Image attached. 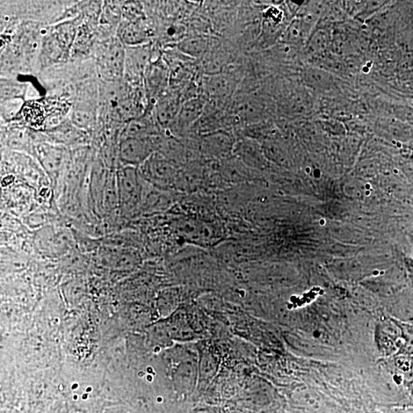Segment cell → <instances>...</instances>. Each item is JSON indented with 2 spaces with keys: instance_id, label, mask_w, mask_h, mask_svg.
Here are the masks:
<instances>
[{
  "instance_id": "obj_9",
  "label": "cell",
  "mask_w": 413,
  "mask_h": 413,
  "mask_svg": "<svg viewBox=\"0 0 413 413\" xmlns=\"http://www.w3.org/2000/svg\"><path fill=\"white\" fill-rule=\"evenodd\" d=\"M206 48V41L199 38L188 39L183 45V48L187 53L193 55H199L204 52Z\"/></svg>"
},
{
  "instance_id": "obj_4",
  "label": "cell",
  "mask_w": 413,
  "mask_h": 413,
  "mask_svg": "<svg viewBox=\"0 0 413 413\" xmlns=\"http://www.w3.org/2000/svg\"><path fill=\"white\" fill-rule=\"evenodd\" d=\"M203 109H204V102L201 100L195 99L187 101L179 113L181 122L187 126L191 125L200 117Z\"/></svg>"
},
{
  "instance_id": "obj_7",
  "label": "cell",
  "mask_w": 413,
  "mask_h": 413,
  "mask_svg": "<svg viewBox=\"0 0 413 413\" xmlns=\"http://www.w3.org/2000/svg\"><path fill=\"white\" fill-rule=\"evenodd\" d=\"M208 89L210 93L215 95H223L231 90V83L226 77H214L210 80Z\"/></svg>"
},
{
  "instance_id": "obj_3",
  "label": "cell",
  "mask_w": 413,
  "mask_h": 413,
  "mask_svg": "<svg viewBox=\"0 0 413 413\" xmlns=\"http://www.w3.org/2000/svg\"><path fill=\"white\" fill-rule=\"evenodd\" d=\"M143 165L145 175L157 184H168L174 175L172 166L157 154L152 155Z\"/></svg>"
},
{
  "instance_id": "obj_11",
  "label": "cell",
  "mask_w": 413,
  "mask_h": 413,
  "mask_svg": "<svg viewBox=\"0 0 413 413\" xmlns=\"http://www.w3.org/2000/svg\"><path fill=\"white\" fill-rule=\"evenodd\" d=\"M401 330L403 332L405 351L410 354H413V326L402 324Z\"/></svg>"
},
{
  "instance_id": "obj_6",
  "label": "cell",
  "mask_w": 413,
  "mask_h": 413,
  "mask_svg": "<svg viewBox=\"0 0 413 413\" xmlns=\"http://www.w3.org/2000/svg\"><path fill=\"white\" fill-rule=\"evenodd\" d=\"M42 163L49 172L55 173L62 163V155L59 149L46 147L41 150Z\"/></svg>"
},
{
  "instance_id": "obj_10",
  "label": "cell",
  "mask_w": 413,
  "mask_h": 413,
  "mask_svg": "<svg viewBox=\"0 0 413 413\" xmlns=\"http://www.w3.org/2000/svg\"><path fill=\"white\" fill-rule=\"evenodd\" d=\"M176 112V104L173 103L164 104L159 107L158 114L159 120L164 122H168L172 120L173 118L175 117Z\"/></svg>"
},
{
  "instance_id": "obj_5",
  "label": "cell",
  "mask_w": 413,
  "mask_h": 413,
  "mask_svg": "<svg viewBox=\"0 0 413 413\" xmlns=\"http://www.w3.org/2000/svg\"><path fill=\"white\" fill-rule=\"evenodd\" d=\"M230 139L228 135L223 133L211 134L205 137L204 147L211 153L224 154L230 147Z\"/></svg>"
},
{
  "instance_id": "obj_1",
  "label": "cell",
  "mask_w": 413,
  "mask_h": 413,
  "mask_svg": "<svg viewBox=\"0 0 413 413\" xmlns=\"http://www.w3.org/2000/svg\"><path fill=\"white\" fill-rule=\"evenodd\" d=\"M140 179L139 174L131 166L119 172L118 188L121 205L131 208L140 205L143 187Z\"/></svg>"
},
{
  "instance_id": "obj_8",
  "label": "cell",
  "mask_w": 413,
  "mask_h": 413,
  "mask_svg": "<svg viewBox=\"0 0 413 413\" xmlns=\"http://www.w3.org/2000/svg\"><path fill=\"white\" fill-rule=\"evenodd\" d=\"M24 116L28 122L33 126H39L44 120V113L42 107L38 104H33L26 107L24 109Z\"/></svg>"
},
{
  "instance_id": "obj_2",
  "label": "cell",
  "mask_w": 413,
  "mask_h": 413,
  "mask_svg": "<svg viewBox=\"0 0 413 413\" xmlns=\"http://www.w3.org/2000/svg\"><path fill=\"white\" fill-rule=\"evenodd\" d=\"M120 154L123 161L130 165L143 164L154 154L153 145L148 138H125Z\"/></svg>"
}]
</instances>
